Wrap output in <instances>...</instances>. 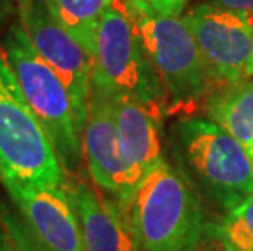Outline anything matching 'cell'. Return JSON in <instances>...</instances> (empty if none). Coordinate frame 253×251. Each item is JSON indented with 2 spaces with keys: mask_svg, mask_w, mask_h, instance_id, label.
<instances>
[{
  "mask_svg": "<svg viewBox=\"0 0 253 251\" xmlns=\"http://www.w3.org/2000/svg\"><path fill=\"white\" fill-rule=\"evenodd\" d=\"M125 214L142 251H198L209 237L201 197L165 158L137 183Z\"/></svg>",
  "mask_w": 253,
  "mask_h": 251,
  "instance_id": "obj_1",
  "label": "cell"
},
{
  "mask_svg": "<svg viewBox=\"0 0 253 251\" xmlns=\"http://www.w3.org/2000/svg\"><path fill=\"white\" fill-rule=\"evenodd\" d=\"M139 39L164 83L167 113H191L217 90L181 13L126 0Z\"/></svg>",
  "mask_w": 253,
  "mask_h": 251,
  "instance_id": "obj_2",
  "label": "cell"
},
{
  "mask_svg": "<svg viewBox=\"0 0 253 251\" xmlns=\"http://www.w3.org/2000/svg\"><path fill=\"white\" fill-rule=\"evenodd\" d=\"M178 170L199 197L229 212L253 194V157L209 117H185L175 127Z\"/></svg>",
  "mask_w": 253,
  "mask_h": 251,
  "instance_id": "obj_3",
  "label": "cell"
},
{
  "mask_svg": "<svg viewBox=\"0 0 253 251\" xmlns=\"http://www.w3.org/2000/svg\"><path fill=\"white\" fill-rule=\"evenodd\" d=\"M3 54L26 101L49 136L64 172H77L84 158V145L67 87L35 49L21 23L8 28Z\"/></svg>",
  "mask_w": 253,
  "mask_h": 251,
  "instance_id": "obj_4",
  "label": "cell"
},
{
  "mask_svg": "<svg viewBox=\"0 0 253 251\" xmlns=\"http://www.w3.org/2000/svg\"><path fill=\"white\" fill-rule=\"evenodd\" d=\"M0 181L62 186L64 168L49 136L0 52Z\"/></svg>",
  "mask_w": 253,
  "mask_h": 251,
  "instance_id": "obj_5",
  "label": "cell"
},
{
  "mask_svg": "<svg viewBox=\"0 0 253 251\" xmlns=\"http://www.w3.org/2000/svg\"><path fill=\"white\" fill-rule=\"evenodd\" d=\"M91 85L110 95H129L167 113L164 83L145 54L126 3L113 0L95 35Z\"/></svg>",
  "mask_w": 253,
  "mask_h": 251,
  "instance_id": "obj_6",
  "label": "cell"
},
{
  "mask_svg": "<svg viewBox=\"0 0 253 251\" xmlns=\"http://www.w3.org/2000/svg\"><path fill=\"white\" fill-rule=\"evenodd\" d=\"M217 88L253 78V23L214 3H198L185 15Z\"/></svg>",
  "mask_w": 253,
  "mask_h": 251,
  "instance_id": "obj_7",
  "label": "cell"
},
{
  "mask_svg": "<svg viewBox=\"0 0 253 251\" xmlns=\"http://www.w3.org/2000/svg\"><path fill=\"white\" fill-rule=\"evenodd\" d=\"M20 23L40 56L69 90L75 121L84 137L91 97V57L80 42L52 18L44 0H20Z\"/></svg>",
  "mask_w": 253,
  "mask_h": 251,
  "instance_id": "obj_8",
  "label": "cell"
},
{
  "mask_svg": "<svg viewBox=\"0 0 253 251\" xmlns=\"http://www.w3.org/2000/svg\"><path fill=\"white\" fill-rule=\"evenodd\" d=\"M82 145L93 183L105 194H110L125 214L136 186L121 155L113 97L93 85Z\"/></svg>",
  "mask_w": 253,
  "mask_h": 251,
  "instance_id": "obj_9",
  "label": "cell"
},
{
  "mask_svg": "<svg viewBox=\"0 0 253 251\" xmlns=\"http://www.w3.org/2000/svg\"><path fill=\"white\" fill-rule=\"evenodd\" d=\"M2 184L42 251H85L77 211L64 186Z\"/></svg>",
  "mask_w": 253,
  "mask_h": 251,
  "instance_id": "obj_10",
  "label": "cell"
},
{
  "mask_svg": "<svg viewBox=\"0 0 253 251\" xmlns=\"http://www.w3.org/2000/svg\"><path fill=\"white\" fill-rule=\"evenodd\" d=\"M115 103V117L118 139L123 160L134 186L141 181L162 157L160 141V122L165 111L129 97V95H111Z\"/></svg>",
  "mask_w": 253,
  "mask_h": 251,
  "instance_id": "obj_11",
  "label": "cell"
},
{
  "mask_svg": "<svg viewBox=\"0 0 253 251\" xmlns=\"http://www.w3.org/2000/svg\"><path fill=\"white\" fill-rule=\"evenodd\" d=\"M67 191L80 220L85 251H142L127 217L103 191L84 181Z\"/></svg>",
  "mask_w": 253,
  "mask_h": 251,
  "instance_id": "obj_12",
  "label": "cell"
},
{
  "mask_svg": "<svg viewBox=\"0 0 253 251\" xmlns=\"http://www.w3.org/2000/svg\"><path fill=\"white\" fill-rule=\"evenodd\" d=\"M206 114L239 139L253 157V78L217 88L206 101Z\"/></svg>",
  "mask_w": 253,
  "mask_h": 251,
  "instance_id": "obj_13",
  "label": "cell"
},
{
  "mask_svg": "<svg viewBox=\"0 0 253 251\" xmlns=\"http://www.w3.org/2000/svg\"><path fill=\"white\" fill-rule=\"evenodd\" d=\"M59 25L67 30L91 57L95 35L105 12L113 0H44Z\"/></svg>",
  "mask_w": 253,
  "mask_h": 251,
  "instance_id": "obj_14",
  "label": "cell"
},
{
  "mask_svg": "<svg viewBox=\"0 0 253 251\" xmlns=\"http://www.w3.org/2000/svg\"><path fill=\"white\" fill-rule=\"evenodd\" d=\"M209 237L220 251H253V194L209 223Z\"/></svg>",
  "mask_w": 253,
  "mask_h": 251,
  "instance_id": "obj_15",
  "label": "cell"
},
{
  "mask_svg": "<svg viewBox=\"0 0 253 251\" xmlns=\"http://www.w3.org/2000/svg\"><path fill=\"white\" fill-rule=\"evenodd\" d=\"M0 222L15 251H42L20 214L12 212L5 204H0Z\"/></svg>",
  "mask_w": 253,
  "mask_h": 251,
  "instance_id": "obj_16",
  "label": "cell"
},
{
  "mask_svg": "<svg viewBox=\"0 0 253 251\" xmlns=\"http://www.w3.org/2000/svg\"><path fill=\"white\" fill-rule=\"evenodd\" d=\"M211 3L240 15L242 18L253 23V0H212Z\"/></svg>",
  "mask_w": 253,
  "mask_h": 251,
  "instance_id": "obj_17",
  "label": "cell"
},
{
  "mask_svg": "<svg viewBox=\"0 0 253 251\" xmlns=\"http://www.w3.org/2000/svg\"><path fill=\"white\" fill-rule=\"evenodd\" d=\"M142 2L152 5V7H155V8L167 10V12L181 13L188 0H142Z\"/></svg>",
  "mask_w": 253,
  "mask_h": 251,
  "instance_id": "obj_18",
  "label": "cell"
},
{
  "mask_svg": "<svg viewBox=\"0 0 253 251\" xmlns=\"http://www.w3.org/2000/svg\"><path fill=\"white\" fill-rule=\"evenodd\" d=\"M0 251H15L12 242L8 240L7 233L3 230H0Z\"/></svg>",
  "mask_w": 253,
  "mask_h": 251,
  "instance_id": "obj_19",
  "label": "cell"
},
{
  "mask_svg": "<svg viewBox=\"0 0 253 251\" xmlns=\"http://www.w3.org/2000/svg\"><path fill=\"white\" fill-rule=\"evenodd\" d=\"M8 17V3L5 0H0V23L5 21Z\"/></svg>",
  "mask_w": 253,
  "mask_h": 251,
  "instance_id": "obj_20",
  "label": "cell"
}]
</instances>
